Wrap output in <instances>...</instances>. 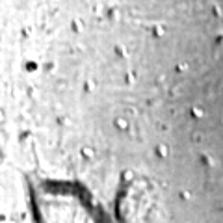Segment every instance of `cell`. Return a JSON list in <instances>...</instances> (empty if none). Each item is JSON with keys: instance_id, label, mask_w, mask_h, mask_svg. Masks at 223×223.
Instances as JSON below:
<instances>
[{"instance_id": "cell-1", "label": "cell", "mask_w": 223, "mask_h": 223, "mask_svg": "<svg viewBox=\"0 0 223 223\" xmlns=\"http://www.w3.org/2000/svg\"><path fill=\"white\" fill-rule=\"evenodd\" d=\"M114 123H115V127L119 128V130H127V128H128V121L125 119V117H117Z\"/></svg>"}, {"instance_id": "cell-2", "label": "cell", "mask_w": 223, "mask_h": 223, "mask_svg": "<svg viewBox=\"0 0 223 223\" xmlns=\"http://www.w3.org/2000/svg\"><path fill=\"white\" fill-rule=\"evenodd\" d=\"M82 154L86 156V158H91V156H93V151L89 149V147H84V149H82Z\"/></svg>"}, {"instance_id": "cell-3", "label": "cell", "mask_w": 223, "mask_h": 223, "mask_svg": "<svg viewBox=\"0 0 223 223\" xmlns=\"http://www.w3.org/2000/svg\"><path fill=\"white\" fill-rule=\"evenodd\" d=\"M193 115H195V117H201V115H203V110H199V108H193Z\"/></svg>"}, {"instance_id": "cell-4", "label": "cell", "mask_w": 223, "mask_h": 223, "mask_svg": "<svg viewBox=\"0 0 223 223\" xmlns=\"http://www.w3.org/2000/svg\"><path fill=\"white\" fill-rule=\"evenodd\" d=\"M158 152H160V154H162V156H165V147H164V145H160V147L156 149Z\"/></svg>"}, {"instance_id": "cell-5", "label": "cell", "mask_w": 223, "mask_h": 223, "mask_svg": "<svg viewBox=\"0 0 223 223\" xmlns=\"http://www.w3.org/2000/svg\"><path fill=\"white\" fill-rule=\"evenodd\" d=\"M36 69V63H28V71H34Z\"/></svg>"}]
</instances>
